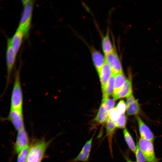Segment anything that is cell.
<instances>
[{
  "label": "cell",
  "instance_id": "cell-1",
  "mask_svg": "<svg viewBox=\"0 0 162 162\" xmlns=\"http://www.w3.org/2000/svg\"><path fill=\"white\" fill-rule=\"evenodd\" d=\"M20 69L15 74L14 81L10 100V109L22 110L23 95Z\"/></svg>",
  "mask_w": 162,
  "mask_h": 162
},
{
  "label": "cell",
  "instance_id": "cell-2",
  "mask_svg": "<svg viewBox=\"0 0 162 162\" xmlns=\"http://www.w3.org/2000/svg\"><path fill=\"white\" fill-rule=\"evenodd\" d=\"M51 141L42 139L35 142L30 147L26 162H41Z\"/></svg>",
  "mask_w": 162,
  "mask_h": 162
},
{
  "label": "cell",
  "instance_id": "cell-3",
  "mask_svg": "<svg viewBox=\"0 0 162 162\" xmlns=\"http://www.w3.org/2000/svg\"><path fill=\"white\" fill-rule=\"evenodd\" d=\"M34 1L30 0L24 7L17 28L21 31L26 37L29 33L31 26Z\"/></svg>",
  "mask_w": 162,
  "mask_h": 162
},
{
  "label": "cell",
  "instance_id": "cell-4",
  "mask_svg": "<svg viewBox=\"0 0 162 162\" xmlns=\"http://www.w3.org/2000/svg\"><path fill=\"white\" fill-rule=\"evenodd\" d=\"M17 54L14 50L11 44L10 38L7 41L6 53V61L7 67L6 84L5 89L10 83L12 72L16 61Z\"/></svg>",
  "mask_w": 162,
  "mask_h": 162
},
{
  "label": "cell",
  "instance_id": "cell-5",
  "mask_svg": "<svg viewBox=\"0 0 162 162\" xmlns=\"http://www.w3.org/2000/svg\"><path fill=\"white\" fill-rule=\"evenodd\" d=\"M138 144L147 162H158V159L155 155L152 142L140 138Z\"/></svg>",
  "mask_w": 162,
  "mask_h": 162
},
{
  "label": "cell",
  "instance_id": "cell-6",
  "mask_svg": "<svg viewBox=\"0 0 162 162\" xmlns=\"http://www.w3.org/2000/svg\"><path fill=\"white\" fill-rule=\"evenodd\" d=\"M6 118L11 122L17 131L25 128L22 110L10 109Z\"/></svg>",
  "mask_w": 162,
  "mask_h": 162
},
{
  "label": "cell",
  "instance_id": "cell-7",
  "mask_svg": "<svg viewBox=\"0 0 162 162\" xmlns=\"http://www.w3.org/2000/svg\"><path fill=\"white\" fill-rule=\"evenodd\" d=\"M106 62L115 74L123 71L119 57L116 48L111 53L105 56Z\"/></svg>",
  "mask_w": 162,
  "mask_h": 162
},
{
  "label": "cell",
  "instance_id": "cell-8",
  "mask_svg": "<svg viewBox=\"0 0 162 162\" xmlns=\"http://www.w3.org/2000/svg\"><path fill=\"white\" fill-rule=\"evenodd\" d=\"M94 135L85 144L80 152L74 159L69 162H89V158L91 150Z\"/></svg>",
  "mask_w": 162,
  "mask_h": 162
},
{
  "label": "cell",
  "instance_id": "cell-9",
  "mask_svg": "<svg viewBox=\"0 0 162 162\" xmlns=\"http://www.w3.org/2000/svg\"><path fill=\"white\" fill-rule=\"evenodd\" d=\"M28 137L25 128L18 131L14 149L15 152L19 154L28 145Z\"/></svg>",
  "mask_w": 162,
  "mask_h": 162
},
{
  "label": "cell",
  "instance_id": "cell-10",
  "mask_svg": "<svg viewBox=\"0 0 162 162\" xmlns=\"http://www.w3.org/2000/svg\"><path fill=\"white\" fill-rule=\"evenodd\" d=\"M136 118L141 138L153 142L154 140V136L152 131L140 116H137Z\"/></svg>",
  "mask_w": 162,
  "mask_h": 162
},
{
  "label": "cell",
  "instance_id": "cell-11",
  "mask_svg": "<svg viewBox=\"0 0 162 162\" xmlns=\"http://www.w3.org/2000/svg\"><path fill=\"white\" fill-rule=\"evenodd\" d=\"M112 71L109 64L106 62L103 64L98 74L100 79L102 92L105 89Z\"/></svg>",
  "mask_w": 162,
  "mask_h": 162
},
{
  "label": "cell",
  "instance_id": "cell-12",
  "mask_svg": "<svg viewBox=\"0 0 162 162\" xmlns=\"http://www.w3.org/2000/svg\"><path fill=\"white\" fill-rule=\"evenodd\" d=\"M90 52L94 65L98 74L105 62V56L100 51L93 47L90 48Z\"/></svg>",
  "mask_w": 162,
  "mask_h": 162
},
{
  "label": "cell",
  "instance_id": "cell-13",
  "mask_svg": "<svg viewBox=\"0 0 162 162\" xmlns=\"http://www.w3.org/2000/svg\"><path fill=\"white\" fill-rule=\"evenodd\" d=\"M110 36V29L108 27L106 34L102 36L101 42L102 50L105 56L113 52L115 48L111 42Z\"/></svg>",
  "mask_w": 162,
  "mask_h": 162
},
{
  "label": "cell",
  "instance_id": "cell-14",
  "mask_svg": "<svg viewBox=\"0 0 162 162\" xmlns=\"http://www.w3.org/2000/svg\"><path fill=\"white\" fill-rule=\"evenodd\" d=\"M132 89L131 80L130 78L126 80L122 87L117 94L113 96L115 100L119 98H128L132 94Z\"/></svg>",
  "mask_w": 162,
  "mask_h": 162
},
{
  "label": "cell",
  "instance_id": "cell-15",
  "mask_svg": "<svg viewBox=\"0 0 162 162\" xmlns=\"http://www.w3.org/2000/svg\"><path fill=\"white\" fill-rule=\"evenodd\" d=\"M106 123V132L107 137L109 149L111 156L113 157L112 142L116 127L114 122L109 118Z\"/></svg>",
  "mask_w": 162,
  "mask_h": 162
},
{
  "label": "cell",
  "instance_id": "cell-16",
  "mask_svg": "<svg viewBox=\"0 0 162 162\" xmlns=\"http://www.w3.org/2000/svg\"><path fill=\"white\" fill-rule=\"evenodd\" d=\"M24 37L23 33L17 28L13 36L10 38L12 46L16 54L20 49Z\"/></svg>",
  "mask_w": 162,
  "mask_h": 162
},
{
  "label": "cell",
  "instance_id": "cell-17",
  "mask_svg": "<svg viewBox=\"0 0 162 162\" xmlns=\"http://www.w3.org/2000/svg\"><path fill=\"white\" fill-rule=\"evenodd\" d=\"M109 112L106 110L104 104L102 103L94 121L99 124L106 123L109 118Z\"/></svg>",
  "mask_w": 162,
  "mask_h": 162
},
{
  "label": "cell",
  "instance_id": "cell-18",
  "mask_svg": "<svg viewBox=\"0 0 162 162\" xmlns=\"http://www.w3.org/2000/svg\"><path fill=\"white\" fill-rule=\"evenodd\" d=\"M116 74L112 72L109 78L105 90L103 92L102 102H104L114 92V79Z\"/></svg>",
  "mask_w": 162,
  "mask_h": 162
},
{
  "label": "cell",
  "instance_id": "cell-19",
  "mask_svg": "<svg viewBox=\"0 0 162 162\" xmlns=\"http://www.w3.org/2000/svg\"><path fill=\"white\" fill-rule=\"evenodd\" d=\"M126 77L123 72L116 74L114 82L113 96L116 95L122 87L125 82Z\"/></svg>",
  "mask_w": 162,
  "mask_h": 162
},
{
  "label": "cell",
  "instance_id": "cell-20",
  "mask_svg": "<svg viewBox=\"0 0 162 162\" xmlns=\"http://www.w3.org/2000/svg\"><path fill=\"white\" fill-rule=\"evenodd\" d=\"M124 138L129 149L135 153L136 150V146L130 134L126 128L123 130Z\"/></svg>",
  "mask_w": 162,
  "mask_h": 162
},
{
  "label": "cell",
  "instance_id": "cell-21",
  "mask_svg": "<svg viewBox=\"0 0 162 162\" xmlns=\"http://www.w3.org/2000/svg\"><path fill=\"white\" fill-rule=\"evenodd\" d=\"M140 111V107L137 100L127 106V113L128 116L137 115Z\"/></svg>",
  "mask_w": 162,
  "mask_h": 162
},
{
  "label": "cell",
  "instance_id": "cell-22",
  "mask_svg": "<svg viewBox=\"0 0 162 162\" xmlns=\"http://www.w3.org/2000/svg\"><path fill=\"white\" fill-rule=\"evenodd\" d=\"M30 147L29 145L27 146L18 154L17 162H26Z\"/></svg>",
  "mask_w": 162,
  "mask_h": 162
},
{
  "label": "cell",
  "instance_id": "cell-23",
  "mask_svg": "<svg viewBox=\"0 0 162 162\" xmlns=\"http://www.w3.org/2000/svg\"><path fill=\"white\" fill-rule=\"evenodd\" d=\"M114 122L116 128L124 129L127 122V117L124 113L121 115L119 118Z\"/></svg>",
  "mask_w": 162,
  "mask_h": 162
},
{
  "label": "cell",
  "instance_id": "cell-24",
  "mask_svg": "<svg viewBox=\"0 0 162 162\" xmlns=\"http://www.w3.org/2000/svg\"><path fill=\"white\" fill-rule=\"evenodd\" d=\"M135 154L136 162H146V159L142 152L138 144L136 146V150Z\"/></svg>",
  "mask_w": 162,
  "mask_h": 162
},
{
  "label": "cell",
  "instance_id": "cell-25",
  "mask_svg": "<svg viewBox=\"0 0 162 162\" xmlns=\"http://www.w3.org/2000/svg\"><path fill=\"white\" fill-rule=\"evenodd\" d=\"M121 115L116 107L112 109L109 112V118L115 122L119 118Z\"/></svg>",
  "mask_w": 162,
  "mask_h": 162
},
{
  "label": "cell",
  "instance_id": "cell-26",
  "mask_svg": "<svg viewBox=\"0 0 162 162\" xmlns=\"http://www.w3.org/2000/svg\"><path fill=\"white\" fill-rule=\"evenodd\" d=\"M102 103L104 104L106 110L109 112L113 108L115 103L114 99L109 98Z\"/></svg>",
  "mask_w": 162,
  "mask_h": 162
},
{
  "label": "cell",
  "instance_id": "cell-27",
  "mask_svg": "<svg viewBox=\"0 0 162 162\" xmlns=\"http://www.w3.org/2000/svg\"><path fill=\"white\" fill-rule=\"evenodd\" d=\"M120 115L124 113L127 108L126 104L122 100H120L116 107Z\"/></svg>",
  "mask_w": 162,
  "mask_h": 162
},
{
  "label": "cell",
  "instance_id": "cell-28",
  "mask_svg": "<svg viewBox=\"0 0 162 162\" xmlns=\"http://www.w3.org/2000/svg\"><path fill=\"white\" fill-rule=\"evenodd\" d=\"M136 100L132 94L128 98L126 101L127 106L134 102Z\"/></svg>",
  "mask_w": 162,
  "mask_h": 162
},
{
  "label": "cell",
  "instance_id": "cell-29",
  "mask_svg": "<svg viewBox=\"0 0 162 162\" xmlns=\"http://www.w3.org/2000/svg\"><path fill=\"white\" fill-rule=\"evenodd\" d=\"M30 0H22V2L23 5H24L26 4Z\"/></svg>",
  "mask_w": 162,
  "mask_h": 162
},
{
  "label": "cell",
  "instance_id": "cell-30",
  "mask_svg": "<svg viewBox=\"0 0 162 162\" xmlns=\"http://www.w3.org/2000/svg\"><path fill=\"white\" fill-rule=\"evenodd\" d=\"M125 158L127 162H133L131 160L129 159L128 157L125 156Z\"/></svg>",
  "mask_w": 162,
  "mask_h": 162
}]
</instances>
